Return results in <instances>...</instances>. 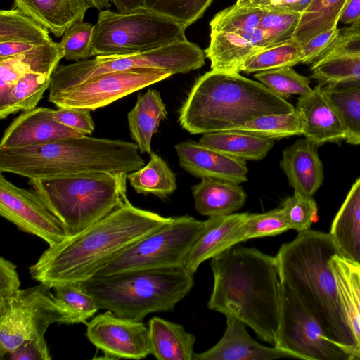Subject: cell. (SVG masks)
Wrapping results in <instances>:
<instances>
[{
    "instance_id": "cell-49",
    "label": "cell",
    "mask_w": 360,
    "mask_h": 360,
    "mask_svg": "<svg viewBox=\"0 0 360 360\" xmlns=\"http://www.w3.org/2000/svg\"><path fill=\"white\" fill-rule=\"evenodd\" d=\"M311 0H252L247 5L264 9L297 12L302 13Z\"/></svg>"
},
{
    "instance_id": "cell-2",
    "label": "cell",
    "mask_w": 360,
    "mask_h": 360,
    "mask_svg": "<svg viewBox=\"0 0 360 360\" xmlns=\"http://www.w3.org/2000/svg\"><path fill=\"white\" fill-rule=\"evenodd\" d=\"M209 309L232 316L274 345L279 322L280 278L275 256L233 245L211 259Z\"/></svg>"
},
{
    "instance_id": "cell-40",
    "label": "cell",
    "mask_w": 360,
    "mask_h": 360,
    "mask_svg": "<svg viewBox=\"0 0 360 360\" xmlns=\"http://www.w3.org/2000/svg\"><path fill=\"white\" fill-rule=\"evenodd\" d=\"M254 77L285 99L292 95H302L312 90L309 78L297 73L292 67L256 72Z\"/></svg>"
},
{
    "instance_id": "cell-26",
    "label": "cell",
    "mask_w": 360,
    "mask_h": 360,
    "mask_svg": "<svg viewBox=\"0 0 360 360\" xmlns=\"http://www.w3.org/2000/svg\"><path fill=\"white\" fill-rule=\"evenodd\" d=\"M195 209L202 215L211 217L233 214L242 208L247 195L239 184L203 178L192 187Z\"/></svg>"
},
{
    "instance_id": "cell-29",
    "label": "cell",
    "mask_w": 360,
    "mask_h": 360,
    "mask_svg": "<svg viewBox=\"0 0 360 360\" xmlns=\"http://www.w3.org/2000/svg\"><path fill=\"white\" fill-rule=\"evenodd\" d=\"M151 354L158 360H193L195 337L182 325L154 316L148 322Z\"/></svg>"
},
{
    "instance_id": "cell-10",
    "label": "cell",
    "mask_w": 360,
    "mask_h": 360,
    "mask_svg": "<svg viewBox=\"0 0 360 360\" xmlns=\"http://www.w3.org/2000/svg\"><path fill=\"white\" fill-rule=\"evenodd\" d=\"M206 220L191 216L172 217L154 232L118 254L95 276H105L140 269L182 266Z\"/></svg>"
},
{
    "instance_id": "cell-18",
    "label": "cell",
    "mask_w": 360,
    "mask_h": 360,
    "mask_svg": "<svg viewBox=\"0 0 360 360\" xmlns=\"http://www.w3.org/2000/svg\"><path fill=\"white\" fill-rule=\"evenodd\" d=\"M180 166L197 178H210L236 184L245 182L248 168L244 160L186 141L175 145Z\"/></svg>"
},
{
    "instance_id": "cell-32",
    "label": "cell",
    "mask_w": 360,
    "mask_h": 360,
    "mask_svg": "<svg viewBox=\"0 0 360 360\" xmlns=\"http://www.w3.org/2000/svg\"><path fill=\"white\" fill-rule=\"evenodd\" d=\"M52 75L27 73L14 83L0 86V118L35 108L49 89Z\"/></svg>"
},
{
    "instance_id": "cell-44",
    "label": "cell",
    "mask_w": 360,
    "mask_h": 360,
    "mask_svg": "<svg viewBox=\"0 0 360 360\" xmlns=\"http://www.w3.org/2000/svg\"><path fill=\"white\" fill-rule=\"evenodd\" d=\"M281 209L290 229L297 232L310 229L317 218L318 207L311 195L294 192L283 202Z\"/></svg>"
},
{
    "instance_id": "cell-38",
    "label": "cell",
    "mask_w": 360,
    "mask_h": 360,
    "mask_svg": "<svg viewBox=\"0 0 360 360\" xmlns=\"http://www.w3.org/2000/svg\"><path fill=\"white\" fill-rule=\"evenodd\" d=\"M232 130L271 139L303 134L301 118L296 110L290 113L259 116Z\"/></svg>"
},
{
    "instance_id": "cell-20",
    "label": "cell",
    "mask_w": 360,
    "mask_h": 360,
    "mask_svg": "<svg viewBox=\"0 0 360 360\" xmlns=\"http://www.w3.org/2000/svg\"><path fill=\"white\" fill-rule=\"evenodd\" d=\"M226 326L219 341L209 349L195 353L193 360H272L295 359L290 353L277 347H266L248 333L246 324L226 316Z\"/></svg>"
},
{
    "instance_id": "cell-17",
    "label": "cell",
    "mask_w": 360,
    "mask_h": 360,
    "mask_svg": "<svg viewBox=\"0 0 360 360\" xmlns=\"http://www.w3.org/2000/svg\"><path fill=\"white\" fill-rule=\"evenodd\" d=\"M53 110L36 107L22 112L5 130L0 149L21 148L84 136L57 122L53 117Z\"/></svg>"
},
{
    "instance_id": "cell-23",
    "label": "cell",
    "mask_w": 360,
    "mask_h": 360,
    "mask_svg": "<svg viewBox=\"0 0 360 360\" xmlns=\"http://www.w3.org/2000/svg\"><path fill=\"white\" fill-rule=\"evenodd\" d=\"M280 167L294 192L312 196L322 185L323 167L317 146L307 139L283 150Z\"/></svg>"
},
{
    "instance_id": "cell-14",
    "label": "cell",
    "mask_w": 360,
    "mask_h": 360,
    "mask_svg": "<svg viewBox=\"0 0 360 360\" xmlns=\"http://www.w3.org/2000/svg\"><path fill=\"white\" fill-rule=\"evenodd\" d=\"M172 75L161 70L148 68L109 72L65 91L49 101L58 108L95 110Z\"/></svg>"
},
{
    "instance_id": "cell-54",
    "label": "cell",
    "mask_w": 360,
    "mask_h": 360,
    "mask_svg": "<svg viewBox=\"0 0 360 360\" xmlns=\"http://www.w3.org/2000/svg\"><path fill=\"white\" fill-rule=\"evenodd\" d=\"M252 0H236V4L239 6H245L250 4Z\"/></svg>"
},
{
    "instance_id": "cell-6",
    "label": "cell",
    "mask_w": 360,
    "mask_h": 360,
    "mask_svg": "<svg viewBox=\"0 0 360 360\" xmlns=\"http://www.w3.org/2000/svg\"><path fill=\"white\" fill-rule=\"evenodd\" d=\"M193 275L182 266L94 276L80 283L99 309L143 321L150 313L173 310L193 287Z\"/></svg>"
},
{
    "instance_id": "cell-36",
    "label": "cell",
    "mask_w": 360,
    "mask_h": 360,
    "mask_svg": "<svg viewBox=\"0 0 360 360\" xmlns=\"http://www.w3.org/2000/svg\"><path fill=\"white\" fill-rule=\"evenodd\" d=\"M51 39L46 28L18 8L0 11V42L41 45Z\"/></svg>"
},
{
    "instance_id": "cell-53",
    "label": "cell",
    "mask_w": 360,
    "mask_h": 360,
    "mask_svg": "<svg viewBox=\"0 0 360 360\" xmlns=\"http://www.w3.org/2000/svg\"><path fill=\"white\" fill-rule=\"evenodd\" d=\"M93 8L102 11L103 8H108L110 6V0H90Z\"/></svg>"
},
{
    "instance_id": "cell-39",
    "label": "cell",
    "mask_w": 360,
    "mask_h": 360,
    "mask_svg": "<svg viewBox=\"0 0 360 360\" xmlns=\"http://www.w3.org/2000/svg\"><path fill=\"white\" fill-rule=\"evenodd\" d=\"M52 289L56 301L69 315V324L86 323L99 309L80 283L56 285Z\"/></svg>"
},
{
    "instance_id": "cell-12",
    "label": "cell",
    "mask_w": 360,
    "mask_h": 360,
    "mask_svg": "<svg viewBox=\"0 0 360 360\" xmlns=\"http://www.w3.org/2000/svg\"><path fill=\"white\" fill-rule=\"evenodd\" d=\"M51 287L39 285L20 290L14 299L0 308V356L23 342L44 338L53 323L69 324L68 314L57 303Z\"/></svg>"
},
{
    "instance_id": "cell-5",
    "label": "cell",
    "mask_w": 360,
    "mask_h": 360,
    "mask_svg": "<svg viewBox=\"0 0 360 360\" xmlns=\"http://www.w3.org/2000/svg\"><path fill=\"white\" fill-rule=\"evenodd\" d=\"M134 142L84 135L15 149H0V172L30 179L86 172H127L145 165Z\"/></svg>"
},
{
    "instance_id": "cell-43",
    "label": "cell",
    "mask_w": 360,
    "mask_h": 360,
    "mask_svg": "<svg viewBox=\"0 0 360 360\" xmlns=\"http://www.w3.org/2000/svg\"><path fill=\"white\" fill-rule=\"evenodd\" d=\"M289 229L281 207L262 214H248L241 225L240 240L274 236Z\"/></svg>"
},
{
    "instance_id": "cell-9",
    "label": "cell",
    "mask_w": 360,
    "mask_h": 360,
    "mask_svg": "<svg viewBox=\"0 0 360 360\" xmlns=\"http://www.w3.org/2000/svg\"><path fill=\"white\" fill-rule=\"evenodd\" d=\"M174 20L144 6L127 13L100 11L92 40L94 56L127 55L186 39Z\"/></svg>"
},
{
    "instance_id": "cell-27",
    "label": "cell",
    "mask_w": 360,
    "mask_h": 360,
    "mask_svg": "<svg viewBox=\"0 0 360 360\" xmlns=\"http://www.w3.org/2000/svg\"><path fill=\"white\" fill-rule=\"evenodd\" d=\"M63 52L53 39L25 53L0 59V86L10 85L27 73L52 75Z\"/></svg>"
},
{
    "instance_id": "cell-35",
    "label": "cell",
    "mask_w": 360,
    "mask_h": 360,
    "mask_svg": "<svg viewBox=\"0 0 360 360\" xmlns=\"http://www.w3.org/2000/svg\"><path fill=\"white\" fill-rule=\"evenodd\" d=\"M127 180L136 193H150L161 198L171 195L176 188V174L155 153H150L146 165L128 173Z\"/></svg>"
},
{
    "instance_id": "cell-28",
    "label": "cell",
    "mask_w": 360,
    "mask_h": 360,
    "mask_svg": "<svg viewBox=\"0 0 360 360\" xmlns=\"http://www.w3.org/2000/svg\"><path fill=\"white\" fill-rule=\"evenodd\" d=\"M167 111L160 94L149 89L138 96L133 108L127 114L128 126L132 140L141 153H151V140Z\"/></svg>"
},
{
    "instance_id": "cell-34",
    "label": "cell",
    "mask_w": 360,
    "mask_h": 360,
    "mask_svg": "<svg viewBox=\"0 0 360 360\" xmlns=\"http://www.w3.org/2000/svg\"><path fill=\"white\" fill-rule=\"evenodd\" d=\"M348 0H311L301 13L292 39L303 44L315 35L338 25Z\"/></svg>"
},
{
    "instance_id": "cell-15",
    "label": "cell",
    "mask_w": 360,
    "mask_h": 360,
    "mask_svg": "<svg viewBox=\"0 0 360 360\" xmlns=\"http://www.w3.org/2000/svg\"><path fill=\"white\" fill-rule=\"evenodd\" d=\"M0 214L19 229L44 240L49 246L66 236L62 223L35 192L16 186L0 174Z\"/></svg>"
},
{
    "instance_id": "cell-46",
    "label": "cell",
    "mask_w": 360,
    "mask_h": 360,
    "mask_svg": "<svg viewBox=\"0 0 360 360\" xmlns=\"http://www.w3.org/2000/svg\"><path fill=\"white\" fill-rule=\"evenodd\" d=\"M340 29L338 25L326 30L301 45L302 59L301 63L312 64L338 37Z\"/></svg>"
},
{
    "instance_id": "cell-41",
    "label": "cell",
    "mask_w": 360,
    "mask_h": 360,
    "mask_svg": "<svg viewBox=\"0 0 360 360\" xmlns=\"http://www.w3.org/2000/svg\"><path fill=\"white\" fill-rule=\"evenodd\" d=\"M213 0H146L144 7L187 28L200 18Z\"/></svg>"
},
{
    "instance_id": "cell-13",
    "label": "cell",
    "mask_w": 360,
    "mask_h": 360,
    "mask_svg": "<svg viewBox=\"0 0 360 360\" xmlns=\"http://www.w3.org/2000/svg\"><path fill=\"white\" fill-rule=\"evenodd\" d=\"M295 22L288 15L264 11L258 27L236 32H210L205 53L212 70L240 72L243 62L255 53L292 39Z\"/></svg>"
},
{
    "instance_id": "cell-7",
    "label": "cell",
    "mask_w": 360,
    "mask_h": 360,
    "mask_svg": "<svg viewBox=\"0 0 360 360\" xmlns=\"http://www.w3.org/2000/svg\"><path fill=\"white\" fill-rule=\"evenodd\" d=\"M127 172H86L30 179V184L62 223L67 236L77 233L121 206Z\"/></svg>"
},
{
    "instance_id": "cell-30",
    "label": "cell",
    "mask_w": 360,
    "mask_h": 360,
    "mask_svg": "<svg viewBox=\"0 0 360 360\" xmlns=\"http://www.w3.org/2000/svg\"><path fill=\"white\" fill-rule=\"evenodd\" d=\"M330 233L342 255L360 264V177L334 218Z\"/></svg>"
},
{
    "instance_id": "cell-16",
    "label": "cell",
    "mask_w": 360,
    "mask_h": 360,
    "mask_svg": "<svg viewBox=\"0 0 360 360\" xmlns=\"http://www.w3.org/2000/svg\"><path fill=\"white\" fill-rule=\"evenodd\" d=\"M86 335L106 359H141L151 354L148 326L110 311L88 323Z\"/></svg>"
},
{
    "instance_id": "cell-3",
    "label": "cell",
    "mask_w": 360,
    "mask_h": 360,
    "mask_svg": "<svg viewBox=\"0 0 360 360\" xmlns=\"http://www.w3.org/2000/svg\"><path fill=\"white\" fill-rule=\"evenodd\" d=\"M338 253L340 250L330 233L309 229L298 232L295 239L282 244L275 258L280 281L296 292L328 338L357 359L354 340L330 264L332 257Z\"/></svg>"
},
{
    "instance_id": "cell-25",
    "label": "cell",
    "mask_w": 360,
    "mask_h": 360,
    "mask_svg": "<svg viewBox=\"0 0 360 360\" xmlns=\"http://www.w3.org/2000/svg\"><path fill=\"white\" fill-rule=\"evenodd\" d=\"M341 306L353 335L357 359H360V264L335 254L330 260Z\"/></svg>"
},
{
    "instance_id": "cell-4",
    "label": "cell",
    "mask_w": 360,
    "mask_h": 360,
    "mask_svg": "<svg viewBox=\"0 0 360 360\" xmlns=\"http://www.w3.org/2000/svg\"><path fill=\"white\" fill-rule=\"evenodd\" d=\"M295 108L266 86L237 72L212 70L192 86L179 116L191 134L230 131L266 115L290 113Z\"/></svg>"
},
{
    "instance_id": "cell-37",
    "label": "cell",
    "mask_w": 360,
    "mask_h": 360,
    "mask_svg": "<svg viewBox=\"0 0 360 360\" xmlns=\"http://www.w3.org/2000/svg\"><path fill=\"white\" fill-rule=\"evenodd\" d=\"M301 45L293 39L261 50L247 58L240 72H259L293 67L302 63Z\"/></svg>"
},
{
    "instance_id": "cell-48",
    "label": "cell",
    "mask_w": 360,
    "mask_h": 360,
    "mask_svg": "<svg viewBox=\"0 0 360 360\" xmlns=\"http://www.w3.org/2000/svg\"><path fill=\"white\" fill-rule=\"evenodd\" d=\"M6 357L12 360L51 359L45 338L26 340L3 358Z\"/></svg>"
},
{
    "instance_id": "cell-22",
    "label": "cell",
    "mask_w": 360,
    "mask_h": 360,
    "mask_svg": "<svg viewBox=\"0 0 360 360\" xmlns=\"http://www.w3.org/2000/svg\"><path fill=\"white\" fill-rule=\"evenodd\" d=\"M248 213L211 217L206 227L190 249L183 266L194 274L209 259L240 243V230Z\"/></svg>"
},
{
    "instance_id": "cell-33",
    "label": "cell",
    "mask_w": 360,
    "mask_h": 360,
    "mask_svg": "<svg viewBox=\"0 0 360 360\" xmlns=\"http://www.w3.org/2000/svg\"><path fill=\"white\" fill-rule=\"evenodd\" d=\"M199 142L244 160H260L264 158L274 145V139L233 130L204 134Z\"/></svg>"
},
{
    "instance_id": "cell-47",
    "label": "cell",
    "mask_w": 360,
    "mask_h": 360,
    "mask_svg": "<svg viewBox=\"0 0 360 360\" xmlns=\"http://www.w3.org/2000/svg\"><path fill=\"white\" fill-rule=\"evenodd\" d=\"M20 286L16 266L0 258V308L8 305L18 293Z\"/></svg>"
},
{
    "instance_id": "cell-50",
    "label": "cell",
    "mask_w": 360,
    "mask_h": 360,
    "mask_svg": "<svg viewBox=\"0 0 360 360\" xmlns=\"http://www.w3.org/2000/svg\"><path fill=\"white\" fill-rule=\"evenodd\" d=\"M339 22L349 27H360V0H348Z\"/></svg>"
},
{
    "instance_id": "cell-42",
    "label": "cell",
    "mask_w": 360,
    "mask_h": 360,
    "mask_svg": "<svg viewBox=\"0 0 360 360\" xmlns=\"http://www.w3.org/2000/svg\"><path fill=\"white\" fill-rule=\"evenodd\" d=\"M95 25L78 20L69 27L59 41L64 58L75 62L94 56L92 40Z\"/></svg>"
},
{
    "instance_id": "cell-8",
    "label": "cell",
    "mask_w": 360,
    "mask_h": 360,
    "mask_svg": "<svg viewBox=\"0 0 360 360\" xmlns=\"http://www.w3.org/2000/svg\"><path fill=\"white\" fill-rule=\"evenodd\" d=\"M205 53L187 39L127 55L97 56L59 65L52 75L48 101L99 75L137 68L186 73L205 64Z\"/></svg>"
},
{
    "instance_id": "cell-21",
    "label": "cell",
    "mask_w": 360,
    "mask_h": 360,
    "mask_svg": "<svg viewBox=\"0 0 360 360\" xmlns=\"http://www.w3.org/2000/svg\"><path fill=\"white\" fill-rule=\"evenodd\" d=\"M295 110L301 118L302 134L317 146L345 139L343 124L326 99L321 84H318L310 92L300 95Z\"/></svg>"
},
{
    "instance_id": "cell-51",
    "label": "cell",
    "mask_w": 360,
    "mask_h": 360,
    "mask_svg": "<svg viewBox=\"0 0 360 360\" xmlns=\"http://www.w3.org/2000/svg\"><path fill=\"white\" fill-rule=\"evenodd\" d=\"M41 45L17 41L0 42V59L25 53Z\"/></svg>"
},
{
    "instance_id": "cell-19",
    "label": "cell",
    "mask_w": 360,
    "mask_h": 360,
    "mask_svg": "<svg viewBox=\"0 0 360 360\" xmlns=\"http://www.w3.org/2000/svg\"><path fill=\"white\" fill-rule=\"evenodd\" d=\"M311 77L319 84L360 79V27L340 29L338 37L311 64Z\"/></svg>"
},
{
    "instance_id": "cell-31",
    "label": "cell",
    "mask_w": 360,
    "mask_h": 360,
    "mask_svg": "<svg viewBox=\"0 0 360 360\" xmlns=\"http://www.w3.org/2000/svg\"><path fill=\"white\" fill-rule=\"evenodd\" d=\"M321 88L343 124L345 140L360 144V79L321 84Z\"/></svg>"
},
{
    "instance_id": "cell-45",
    "label": "cell",
    "mask_w": 360,
    "mask_h": 360,
    "mask_svg": "<svg viewBox=\"0 0 360 360\" xmlns=\"http://www.w3.org/2000/svg\"><path fill=\"white\" fill-rule=\"evenodd\" d=\"M91 110L83 108H59L53 110V117L59 123L84 135H91L94 123Z\"/></svg>"
},
{
    "instance_id": "cell-52",
    "label": "cell",
    "mask_w": 360,
    "mask_h": 360,
    "mask_svg": "<svg viewBox=\"0 0 360 360\" xmlns=\"http://www.w3.org/2000/svg\"><path fill=\"white\" fill-rule=\"evenodd\" d=\"M117 11L127 13L144 6L146 0H110Z\"/></svg>"
},
{
    "instance_id": "cell-11",
    "label": "cell",
    "mask_w": 360,
    "mask_h": 360,
    "mask_svg": "<svg viewBox=\"0 0 360 360\" xmlns=\"http://www.w3.org/2000/svg\"><path fill=\"white\" fill-rule=\"evenodd\" d=\"M305 360H354L347 349L328 338L296 292L281 281L279 322L274 345Z\"/></svg>"
},
{
    "instance_id": "cell-1",
    "label": "cell",
    "mask_w": 360,
    "mask_h": 360,
    "mask_svg": "<svg viewBox=\"0 0 360 360\" xmlns=\"http://www.w3.org/2000/svg\"><path fill=\"white\" fill-rule=\"evenodd\" d=\"M172 219L136 207L127 198L121 206L82 231L49 246L30 266V276L51 288L85 281L122 251Z\"/></svg>"
},
{
    "instance_id": "cell-24",
    "label": "cell",
    "mask_w": 360,
    "mask_h": 360,
    "mask_svg": "<svg viewBox=\"0 0 360 360\" xmlns=\"http://www.w3.org/2000/svg\"><path fill=\"white\" fill-rule=\"evenodd\" d=\"M15 7L57 37L93 8L90 0H13Z\"/></svg>"
}]
</instances>
